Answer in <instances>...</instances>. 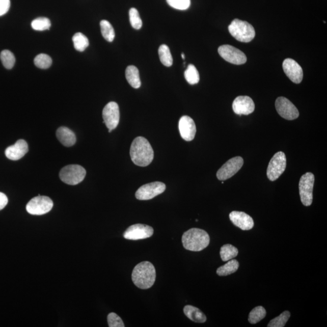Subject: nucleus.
Here are the masks:
<instances>
[{
	"label": "nucleus",
	"instance_id": "1",
	"mask_svg": "<svg viewBox=\"0 0 327 327\" xmlns=\"http://www.w3.org/2000/svg\"><path fill=\"white\" fill-rule=\"evenodd\" d=\"M130 155L134 165L140 167L149 166L154 158L153 150L150 144L142 137L136 138L130 147Z\"/></svg>",
	"mask_w": 327,
	"mask_h": 327
},
{
	"label": "nucleus",
	"instance_id": "2",
	"mask_svg": "<svg viewBox=\"0 0 327 327\" xmlns=\"http://www.w3.org/2000/svg\"><path fill=\"white\" fill-rule=\"evenodd\" d=\"M131 279L133 284L140 289H149L155 282V268L151 262H142L133 268Z\"/></svg>",
	"mask_w": 327,
	"mask_h": 327
},
{
	"label": "nucleus",
	"instance_id": "3",
	"mask_svg": "<svg viewBox=\"0 0 327 327\" xmlns=\"http://www.w3.org/2000/svg\"><path fill=\"white\" fill-rule=\"evenodd\" d=\"M182 242L186 250L192 252H200L209 245L210 236L204 230L193 228L183 234Z\"/></svg>",
	"mask_w": 327,
	"mask_h": 327
},
{
	"label": "nucleus",
	"instance_id": "4",
	"mask_svg": "<svg viewBox=\"0 0 327 327\" xmlns=\"http://www.w3.org/2000/svg\"><path fill=\"white\" fill-rule=\"evenodd\" d=\"M229 31L232 36L240 42H251L255 37V30L253 25L239 19H235L231 22Z\"/></svg>",
	"mask_w": 327,
	"mask_h": 327
},
{
	"label": "nucleus",
	"instance_id": "5",
	"mask_svg": "<svg viewBox=\"0 0 327 327\" xmlns=\"http://www.w3.org/2000/svg\"><path fill=\"white\" fill-rule=\"evenodd\" d=\"M86 175V171L82 166L76 165H69L62 169L60 178L65 183L74 185L81 182Z\"/></svg>",
	"mask_w": 327,
	"mask_h": 327
},
{
	"label": "nucleus",
	"instance_id": "6",
	"mask_svg": "<svg viewBox=\"0 0 327 327\" xmlns=\"http://www.w3.org/2000/svg\"><path fill=\"white\" fill-rule=\"evenodd\" d=\"M315 183V176L308 172L301 176L299 188L301 200L304 206H310L313 202V190Z\"/></svg>",
	"mask_w": 327,
	"mask_h": 327
},
{
	"label": "nucleus",
	"instance_id": "7",
	"mask_svg": "<svg viewBox=\"0 0 327 327\" xmlns=\"http://www.w3.org/2000/svg\"><path fill=\"white\" fill-rule=\"evenodd\" d=\"M53 206V201L50 198L38 195L29 202L26 210L33 215H42L49 212Z\"/></svg>",
	"mask_w": 327,
	"mask_h": 327
},
{
	"label": "nucleus",
	"instance_id": "8",
	"mask_svg": "<svg viewBox=\"0 0 327 327\" xmlns=\"http://www.w3.org/2000/svg\"><path fill=\"white\" fill-rule=\"evenodd\" d=\"M287 166V159L285 153L279 152L272 157L268 166L267 175L271 181L277 180L283 174Z\"/></svg>",
	"mask_w": 327,
	"mask_h": 327
},
{
	"label": "nucleus",
	"instance_id": "9",
	"mask_svg": "<svg viewBox=\"0 0 327 327\" xmlns=\"http://www.w3.org/2000/svg\"><path fill=\"white\" fill-rule=\"evenodd\" d=\"M218 53L226 62L233 64V65H243L247 62V57L245 53L237 48L230 46V45L221 46L218 48Z\"/></svg>",
	"mask_w": 327,
	"mask_h": 327
},
{
	"label": "nucleus",
	"instance_id": "10",
	"mask_svg": "<svg viewBox=\"0 0 327 327\" xmlns=\"http://www.w3.org/2000/svg\"><path fill=\"white\" fill-rule=\"evenodd\" d=\"M166 186L161 182H153L142 186L135 194L137 200H150L166 190Z\"/></svg>",
	"mask_w": 327,
	"mask_h": 327
},
{
	"label": "nucleus",
	"instance_id": "11",
	"mask_svg": "<svg viewBox=\"0 0 327 327\" xmlns=\"http://www.w3.org/2000/svg\"><path fill=\"white\" fill-rule=\"evenodd\" d=\"M243 165V159L242 157L236 156L231 158L217 171V179L220 181H225L232 178L242 168Z\"/></svg>",
	"mask_w": 327,
	"mask_h": 327
},
{
	"label": "nucleus",
	"instance_id": "12",
	"mask_svg": "<svg viewBox=\"0 0 327 327\" xmlns=\"http://www.w3.org/2000/svg\"><path fill=\"white\" fill-rule=\"evenodd\" d=\"M276 109L281 117L287 120H294L299 117L297 108L290 100L285 97H279L275 102Z\"/></svg>",
	"mask_w": 327,
	"mask_h": 327
},
{
	"label": "nucleus",
	"instance_id": "13",
	"mask_svg": "<svg viewBox=\"0 0 327 327\" xmlns=\"http://www.w3.org/2000/svg\"><path fill=\"white\" fill-rule=\"evenodd\" d=\"M103 123L108 130L116 129L120 122V108L117 102H110L105 105L102 111Z\"/></svg>",
	"mask_w": 327,
	"mask_h": 327
},
{
	"label": "nucleus",
	"instance_id": "14",
	"mask_svg": "<svg viewBox=\"0 0 327 327\" xmlns=\"http://www.w3.org/2000/svg\"><path fill=\"white\" fill-rule=\"evenodd\" d=\"M153 233L152 227L145 224H137L128 227L123 236L125 239L136 240L150 238Z\"/></svg>",
	"mask_w": 327,
	"mask_h": 327
},
{
	"label": "nucleus",
	"instance_id": "15",
	"mask_svg": "<svg viewBox=\"0 0 327 327\" xmlns=\"http://www.w3.org/2000/svg\"><path fill=\"white\" fill-rule=\"evenodd\" d=\"M283 67L285 75L291 81L296 84H299L302 82L303 70L296 61L291 59H285L283 64Z\"/></svg>",
	"mask_w": 327,
	"mask_h": 327
},
{
	"label": "nucleus",
	"instance_id": "16",
	"mask_svg": "<svg viewBox=\"0 0 327 327\" xmlns=\"http://www.w3.org/2000/svg\"><path fill=\"white\" fill-rule=\"evenodd\" d=\"M232 108L237 115H248L254 112L255 105L253 99L248 96H239L234 100Z\"/></svg>",
	"mask_w": 327,
	"mask_h": 327
},
{
	"label": "nucleus",
	"instance_id": "17",
	"mask_svg": "<svg viewBox=\"0 0 327 327\" xmlns=\"http://www.w3.org/2000/svg\"><path fill=\"white\" fill-rule=\"evenodd\" d=\"M178 127L182 139L191 142L195 139L197 128L192 118L188 116L182 117L179 120Z\"/></svg>",
	"mask_w": 327,
	"mask_h": 327
},
{
	"label": "nucleus",
	"instance_id": "18",
	"mask_svg": "<svg viewBox=\"0 0 327 327\" xmlns=\"http://www.w3.org/2000/svg\"><path fill=\"white\" fill-rule=\"evenodd\" d=\"M232 223L242 230H249L254 226V221L249 214L242 211H233L229 214Z\"/></svg>",
	"mask_w": 327,
	"mask_h": 327
},
{
	"label": "nucleus",
	"instance_id": "19",
	"mask_svg": "<svg viewBox=\"0 0 327 327\" xmlns=\"http://www.w3.org/2000/svg\"><path fill=\"white\" fill-rule=\"evenodd\" d=\"M28 144L24 140H19L5 150L6 156L12 161L20 159L28 152Z\"/></svg>",
	"mask_w": 327,
	"mask_h": 327
},
{
	"label": "nucleus",
	"instance_id": "20",
	"mask_svg": "<svg viewBox=\"0 0 327 327\" xmlns=\"http://www.w3.org/2000/svg\"><path fill=\"white\" fill-rule=\"evenodd\" d=\"M57 137L60 142L66 147H71L76 143V139L73 131L66 127H61L57 131Z\"/></svg>",
	"mask_w": 327,
	"mask_h": 327
},
{
	"label": "nucleus",
	"instance_id": "21",
	"mask_svg": "<svg viewBox=\"0 0 327 327\" xmlns=\"http://www.w3.org/2000/svg\"><path fill=\"white\" fill-rule=\"evenodd\" d=\"M184 313L189 319L195 322L204 323L206 321L207 317L206 315L197 307L186 306L184 308Z\"/></svg>",
	"mask_w": 327,
	"mask_h": 327
},
{
	"label": "nucleus",
	"instance_id": "22",
	"mask_svg": "<svg viewBox=\"0 0 327 327\" xmlns=\"http://www.w3.org/2000/svg\"><path fill=\"white\" fill-rule=\"evenodd\" d=\"M126 77L131 87L134 89H139L141 87L142 83H141L139 70L137 67L128 66L126 70Z\"/></svg>",
	"mask_w": 327,
	"mask_h": 327
},
{
	"label": "nucleus",
	"instance_id": "23",
	"mask_svg": "<svg viewBox=\"0 0 327 327\" xmlns=\"http://www.w3.org/2000/svg\"><path fill=\"white\" fill-rule=\"evenodd\" d=\"M239 266V264L238 261L236 260V259H231L226 264L218 268L216 270V274L220 277H226V276L232 275L238 270Z\"/></svg>",
	"mask_w": 327,
	"mask_h": 327
},
{
	"label": "nucleus",
	"instance_id": "24",
	"mask_svg": "<svg viewBox=\"0 0 327 327\" xmlns=\"http://www.w3.org/2000/svg\"><path fill=\"white\" fill-rule=\"evenodd\" d=\"M238 255V250L231 244L224 245L220 250L221 259L224 262L228 261L236 257Z\"/></svg>",
	"mask_w": 327,
	"mask_h": 327
},
{
	"label": "nucleus",
	"instance_id": "25",
	"mask_svg": "<svg viewBox=\"0 0 327 327\" xmlns=\"http://www.w3.org/2000/svg\"><path fill=\"white\" fill-rule=\"evenodd\" d=\"M159 59L164 66L171 67L173 65V58L169 47L162 44L158 49Z\"/></svg>",
	"mask_w": 327,
	"mask_h": 327
},
{
	"label": "nucleus",
	"instance_id": "26",
	"mask_svg": "<svg viewBox=\"0 0 327 327\" xmlns=\"http://www.w3.org/2000/svg\"><path fill=\"white\" fill-rule=\"evenodd\" d=\"M72 41L75 49L79 52L85 51L89 45L88 38L81 33L73 35Z\"/></svg>",
	"mask_w": 327,
	"mask_h": 327
},
{
	"label": "nucleus",
	"instance_id": "27",
	"mask_svg": "<svg viewBox=\"0 0 327 327\" xmlns=\"http://www.w3.org/2000/svg\"><path fill=\"white\" fill-rule=\"evenodd\" d=\"M101 31L102 37L108 42L114 41L115 34L112 24L107 20H102L100 22Z\"/></svg>",
	"mask_w": 327,
	"mask_h": 327
},
{
	"label": "nucleus",
	"instance_id": "28",
	"mask_svg": "<svg viewBox=\"0 0 327 327\" xmlns=\"http://www.w3.org/2000/svg\"><path fill=\"white\" fill-rule=\"evenodd\" d=\"M186 81L191 85L198 84L200 81V74L197 69L193 65H189L184 72Z\"/></svg>",
	"mask_w": 327,
	"mask_h": 327
},
{
	"label": "nucleus",
	"instance_id": "29",
	"mask_svg": "<svg viewBox=\"0 0 327 327\" xmlns=\"http://www.w3.org/2000/svg\"><path fill=\"white\" fill-rule=\"evenodd\" d=\"M266 310L264 307L258 306L253 309L249 314V322L252 324H255L264 318L266 316Z\"/></svg>",
	"mask_w": 327,
	"mask_h": 327
},
{
	"label": "nucleus",
	"instance_id": "30",
	"mask_svg": "<svg viewBox=\"0 0 327 327\" xmlns=\"http://www.w3.org/2000/svg\"><path fill=\"white\" fill-rule=\"evenodd\" d=\"M34 64L38 68L46 69L52 65V59L46 54L41 53L35 58Z\"/></svg>",
	"mask_w": 327,
	"mask_h": 327
},
{
	"label": "nucleus",
	"instance_id": "31",
	"mask_svg": "<svg viewBox=\"0 0 327 327\" xmlns=\"http://www.w3.org/2000/svg\"><path fill=\"white\" fill-rule=\"evenodd\" d=\"M32 28L33 30L38 31L49 30L51 27V22L49 18L46 17H39L35 19L32 22Z\"/></svg>",
	"mask_w": 327,
	"mask_h": 327
},
{
	"label": "nucleus",
	"instance_id": "32",
	"mask_svg": "<svg viewBox=\"0 0 327 327\" xmlns=\"http://www.w3.org/2000/svg\"><path fill=\"white\" fill-rule=\"evenodd\" d=\"M0 59L5 68L11 69L15 63L14 54L8 50H3L0 54Z\"/></svg>",
	"mask_w": 327,
	"mask_h": 327
},
{
	"label": "nucleus",
	"instance_id": "33",
	"mask_svg": "<svg viewBox=\"0 0 327 327\" xmlns=\"http://www.w3.org/2000/svg\"><path fill=\"white\" fill-rule=\"evenodd\" d=\"M290 313L288 311H285L278 317H275L269 322L268 327H283L286 324L290 317Z\"/></svg>",
	"mask_w": 327,
	"mask_h": 327
},
{
	"label": "nucleus",
	"instance_id": "34",
	"mask_svg": "<svg viewBox=\"0 0 327 327\" xmlns=\"http://www.w3.org/2000/svg\"><path fill=\"white\" fill-rule=\"evenodd\" d=\"M129 19L131 26L136 30L142 28L143 22L140 18L139 11L135 8H131L129 11Z\"/></svg>",
	"mask_w": 327,
	"mask_h": 327
},
{
	"label": "nucleus",
	"instance_id": "35",
	"mask_svg": "<svg viewBox=\"0 0 327 327\" xmlns=\"http://www.w3.org/2000/svg\"><path fill=\"white\" fill-rule=\"evenodd\" d=\"M168 5L178 10H186L190 6V0H167Z\"/></svg>",
	"mask_w": 327,
	"mask_h": 327
},
{
	"label": "nucleus",
	"instance_id": "36",
	"mask_svg": "<svg viewBox=\"0 0 327 327\" xmlns=\"http://www.w3.org/2000/svg\"><path fill=\"white\" fill-rule=\"evenodd\" d=\"M108 326L110 327H124V323L121 317L116 313H111L107 316Z\"/></svg>",
	"mask_w": 327,
	"mask_h": 327
},
{
	"label": "nucleus",
	"instance_id": "37",
	"mask_svg": "<svg viewBox=\"0 0 327 327\" xmlns=\"http://www.w3.org/2000/svg\"><path fill=\"white\" fill-rule=\"evenodd\" d=\"M10 6V0H0V16L6 14L9 11Z\"/></svg>",
	"mask_w": 327,
	"mask_h": 327
},
{
	"label": "nucleus",
	"instance_id": "38",
	"mask_svg": "<svg viewBox=\"0 0 327 327\" xmlns=\"http://www.w3.org/2000/svg\"><path fill=\"white\" fill-rule=\"evenodd\" d=\"M8 203V198L2 192H0V210L4 208Z\"/></svg>",
	"mask_w": 327,
	"mask_h": 327
},
{
	"label": "nucleus",
	"instance_id": "39",
	"mask_svg": "<svg viewBox=\"0 0 327 327\" xmlns=\"http://www.w3.org/2000/svg\"><path fill=\"white\" fill-rule=\"evenodd\" d=\"M181 57H182V59L185 60V54H184V53H182V54H181Z\"/></svg>",
	"mask_w": 327,
	"mask_h": 327
}]
</instances>
